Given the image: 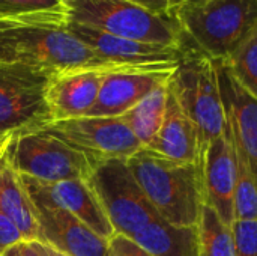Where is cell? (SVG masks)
<instances>
[{"mask_svg": "<svg viewBox=\"0 0 257 256\" xmlns=\"http://www.w3.org/2000/svg\"><path fill=\"white\" fill-rule=\"evenodd\" d=\"M173 17L187 45L220 62L257 26V0H187Z\"/></svg>", "mask_w": 257, "mask_h": 256, "instance_id": "3", "label": "cell"}, {"mask_svg": "<svg viewBox=\"0 0 257 256\" xmlns=\"http://www.w3.org/2000/svg\"><path fill=\"white\" fill-rule=\"evenodd\" d=\"M197 164L205 204L232 228L235 223L236 154L229 127L220 137L202 148Z\"/></svg>", "mask_w": 257, "mask_h": 256, "instance_id": "11", "label": "cell"}, {"mask_svg": "<svg viewBox=\"0 0 257 256\" xmlns=\"http://www.w3.org/2000/svg\"><path fill=\"white\" fill-rule=\"evenodd\" d=\"M44 128L84 154L93 166L108 160H130L143 148L122 116H81Z\"/></svg>", "mask_w": 257, "mask_h": 256, "instance_id": "9", "label": "cell"}, {"mask_svg": "<svg viewBox=\"0 0 257 256\" xmlns=\"http://www.w3.org/2000/svg\"><path fill=\"white\" fill-rule=\"evenodd\" d=\"M36 243H38L39 249L42 250V253L45 256H68L65 255V253H62V252H59V250H56V249H53L51 246H48L45 243H41V241H36Z\"/></svg>", "mask_w": 257, "mask_h": 256, "instance_id": "30", "label": "cell"}, {"mask_svg": "<svg viewBox=\"0 0 257 256\" xmlns=\"http://www.w3.org/2000/svg\"><path fill=\"white\" fill-rule=\"evenodd\" d=\"M199 256H236L233 231L209 207L203 205L199 220Z\"/></svg>", "mask_w": 257, "mask_h": 256, "instance_id": "21", "label": "cell"}, {"mask_svg": "<svg viewBox=\"0 0 257 256\" xmlns=\"http://www.w3.org/2000/svg\"><path fill=\"white\" fill-rule=\"evenodd\" d=\"M169 98V81L157 86L142 101H139L122 118L139 139L142 146H148L160 130Z\"/></svg>", "mask_w": 257, "mask_h": 256, "instance_id": "20", "label": "cell"}, {"mask_svg": "<svg viewBox=\"0 0 257 256\" xmlns=\"http://www.w3.org/2000/svg\"><path fill=\"white\" fill-rule=\"evenodd\" d=\"M66 12L65 0H0V18Z\"/></svg>", "mask_w": 257, "mask_h": 256, "instance_id": "24", "label": "cell"}, {"mask_svg": "<svg viewBox=\"0 0 257 256\" xmlns=\"http://www.w3.org/2000/svg\"><path fill=\"white\" fill-rule=\"evenodd\" d=\"M105 256H152L149 255L143 247H140L133 238L114 234L108 240V249Z\"/></svg>", "mask_w": 257, "mask_h": 256, "instance_id": "26", "label": "cell"}, {"mask_svg": "<svg viewBox=\"0 0 257 256\" xmlns=\"http://www.w3.org/2000/svg\"><path fill=\"white\" fill-rule=\"evenodd\" d=\"M146 149L179 163H197L200 158V136L194 122L181 109L170 92L166 106V115L160 130Z\"/></svg>", "mask_w": 257, "mask_h": 256, "instance_id": "17", "label": "cell"}, {"mask_svg": "<svg viewBox=\"0 0 257 256\" xmlns=\"http://www.w3.org/2000/svg\"><path fill=\"white\" fill-rule=\"evenodd\" d=\"M128 166L161 219L178 226H197L205 205L197 163H179L146 148Z\"/></svg>", "mask_w": 257, "mask_h": 256, "instance_id": "2", "label": "cell"}, {"mask_svg": "<svg viewBox=\"0 0 257 256\" xmlns=\"http://www.w3.org/2000/svg\"><path fill=\"white\" fill-rule=\"evenodd\" d=\"M0 63H21L53 72L133 69L105 60L78 39L68 29L66 12L0 18Z\"/></svg>", "mask_w": 257, "mask_h": 256, "instance_id": "1", "label": "cell"}, {"mask_svg": "<svg viewBox=\"0 0 257 256\" xmlns=\"http://www.w3.org/2000/svg\"><path fill=\"white\" fill-rule=\"evenodd\" d=\"M107 72V69L81 68L54 74L47 91L53 122L87 116Z\"/></svg>", "mask_w": 257, "mask_h": 256, "instance_id": "15", "label": "cell"}, {"mask_svg": "<svg viewBox=\"0 0 257 256\" xmlns=\"http://www.w3.org/2000/svg\"><path fill=\"white\" fill-rule=\"evenodd\" d=\"M215 63L230 133L257 180V98L236 81L223 62Z\"/></svg>", "mask_w": 257, "mask_h": 256, "instance_id": "16", "label": "cell"}, {"mask_svg": "<svg viewBox=\"0 0 257 256\" xmlns=\"http://www.w3.org/2000/svg\"><path fill=\"white\" fill-rule=\"evenodd\" d=\"M9 137L0 149V210L18 226L26 241L38 240V219L35 205L17 170L11 152Z\"/></svg>", "mask_w": 257, "mask_h": 256, "instance_id": "18", "label": "cell"}, {"mask_svg": "<svg viewBox=\"0 0 257 256\" xmlns=\"http://www.w3.org/2000/svg\"><path fill=\"white\" fill-rule=\"evenodd\" d=\"M182 2H187V0H173V5H175V8H176L179 3H182Z\"/></svg>", "mask_w": 257, "mask_h": 256, "instance_id": "32", "label": "cell"}, {"mask_svg": "<svg viewBox=\"0 0 257 256\" xmlns=\"http://www.w3.org/2000/svg\"><path fill=\"white\" fill-rule=\"evenodd\" d=\"M87 183L99 199L114 234L131 237L160 217L134 178L126 160H108L96 164Z\"/></svg>", "mask_w": 257, "mask_h": 256, "instance_id": "8", "label": "cell"}, {"mask_svg": "<svg viewBox=\"0 0 257 256\" xmlns=\"http://www.w3.org/2000/svg\"><path fill=\"white\" fill-rule=\"evenodd\" d=\"M235 154H236L235 220H257V180L247 157L236 145H235Z\"/></svg>", "mask_w": 257, "mask_h": 256, "instance_id": "23", "label": "cell"}, {"mask_svg": "<svg viewBox=\"0 0 257 256\" xmlns=\"http://www.w3.org/2000/svg\"><path fill=\"white\" fill-rule=\"evenodd\" d=\"M54 74L21 63H0V139L53 122L47 91Z\"/></svg>", "mask_w": 257, "mask_h": 256, "instance_id": "6", "label": "cell"}, {"mask_svg": "<svg viewBox=\"0 0 257 256\" xmlns=\"http://www.w3.org/2000/svg\"><path fill=\"white\" fill-rule=\"evenodd\" d=\"M6 139V137H5ZM5 139H0V149H2V146H3V142H5Z\"/></svg>", "mask_w": 257, "mask_h": 256, "instance_id": "33", "label": "cell"}, {"mask_svg": "<svg viewBox=\"0 0 257 256\" xmlns=\"http://www.w3.org/2000/svg\"><path fill=\"white\" fill-rule=\"evenodd\" d=\"M23 253L24 256H45L39 249L36 241H24L23 243Z\"/></svg>", "mask_w": 257, "mask_h": 256, "instance_id": "29", "label": "cell"}, {"mask_svg": "<svg viewBox=\"0 0 257 256\" xmlns=\"http://www.w3.org/2000/svg\"><path fill=\"white\" fill-rule=\"evenodd\" d=\"M38 240L68 256H105L108 240L99 237L80 219L54 205L33 204Z\"/></svg>", "mask_w": 257, "mask_h": 256, "instance_id": "13", "label": "cell"}, {"mask_svg": "<svg viewBox=\"0 0 257 256\" xmlns=\"http://www.w3.org/2000/svg\"><path fill=\"white\" fill-rule=\"evenodd\" d=\"M223 62L236 81L257 98V26Z\"/></svg>", "mask_w": 257, "mask_h": 256, "instance_id": "22", "label": "cell"}, {"mask_svg": "<svg viewBox=\"0 0 257 256\" xmlns=\"http://www.w3.org/2000/svg\"><path fill=\"white\" fill-rule=\"evenodd\" d=\"M169 88L197 127L202 148L227 130L229 121L215 60L188 45L169 80Z\"/></svg>", "mask_w": 257, "mask_h": 256, "instance_id": "5", "label": "cell"}, {"mask_svg": "<svg viewBox=\"0 0 257 256\" xmlns=\"http://www.w3.org/2000/svg\"><path fill=\"white\" fill-rule=\"evenodd\" d=\"M133 238L152 256H199V226H178L161 217L134 232Z\"/></svg>", "mask_w": 257, "mask_h": 256, "instance_id": "19", "label": "cell"}, {"mask_svg": "<svg viewBox=\"0 0 257 256\" xmlns=\"http://www.w3.org/2000/svg\"><path fill=\"white\" fill-rule=\"evenodd\" d=\"M68 29L105 60L133 69H175L188 47L133 41L72 21H68Z\"/></svg>", "mask_w": 257, "mask_h": 256, "instance_id": "10", "label": "cell"}, {"mask_svg": "<svg viewBox=\"0 0 257 256\" xmlns=\"http://www.w3.org/2000/svg\"><path fill=\"white\" fill-rule=\"evenodd\" d=\"M21 178L33 204H48L66 210L105 240L114 235V229L87 180L44 183L26 175Z\"/></svg>", "mask_w": 257, "mask_h": 256, "instance_id": "12", "label": "cell"}, {"mask_svg": "<svg viewBox=\"0 0 257 256\" xmlns=\"http://www.w3.org/2000/svg\"><path fill=\"white\" fill-rule=\"evenodd\" d=\"M160 15H173V0H128Z\"/></svg>", "mask_w": 257, "mask_h": 256, "instance_id": "28", "label": "cell"}, {"mask_svg": "<svg viewBox=\"0 0 257 256\" xmlns=\"http://www.w3.org/2000/svg\"><path fill=\"white\" fill-rule=\"evenodd\" d=\"M0 256H2V255H0Z\"/></svg>", "mask_w": 257, "mask_h": 256, "instance_id": "34", "label": "cell"}, {"mask_svg": "<svg viewBox=\"0 0 257 256\" xmlns=\"http://www.w3.org/2000/svg\"><path fill=\"white\" fill-rule=\"evenodd\" d=\"M23 241H26V240H24L21 231L18 229V226L0 210V255L6 249L15 246L18 243H23Z\"/></svg>", "mask_w": 257, "mask_h": 256, "instance_id": "27", "label": "cell"}, {"mask_svg": "<svg viewBox=\"0 0 257 256\" xmlns=\"http://www.w3.org/2000/svg\"><path fill=\"white\" fill-rule=\"evenodd\" d=\"M68 21L101 32L167 47H185L173 15H160L128 0H65Z\"/></svg>", "mask_w": 257, "mask_h": 256, "instance_id": "4", "label": "cell"}, {"mask_svg": "<svg viewBox=\"0 0 257 256\" xmlns=\"http://www.w3.org/2000/svg\"><path fill=\"white\" fill-rule=\"evenodd\" d=\"M11 158L21 175L44 183L89 180L93 164L45 128L11 136Z\"/></svg>", "mask_w": 257, "mask_h": 256, "instance_id": "7", "label": "cell"}, {"mask_svg": "<svg viewBox=\"0 0 257 256\" xmlns=\"http://www.w3.org/2000/svg\"><path fill=\"white\" fill-rule=\"evenodd\" d=\"M232 231L236 256H257V220H235Z\"/></svg>", "mask_w": 257, "mask_h": 256, "instance_id": "25", "label": "cell"}, {"mask_svg": "<svg viewBox=\"0 0 257 256\" xmlns=\"http://www.w3.org/2000/svg\"><path fill=\"white\" fill-rule=\"evenodd\" d=\"M23 243H24V241H23ZM23 243H18V244H15V246L6 249V250L2 253V256H24V253H23Z\"/></svg>", "mask_w": 257, "mask_h": 256, "instance_id": "31", "label": "cell"}, {"mask_svg": "<svg viewBox=\"0 0 257 256\" xmlns=\"http://www.w3.org/2000/svg\"><path fill=\"white\" fill-rule=\"evenodd\" d=\"M175 69H116L104 75L95 106L87 116H123L157 86L170 80Z\"/></svg>", "mask_w": 257, "mask_h": 256, "instance_id": "14", "label": "cell"}]
</instances>
